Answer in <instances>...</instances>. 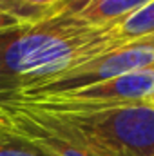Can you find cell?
<instances>
[{"label": "cell", "instance_id": "obj_7", "mask_svg": "<svg viewBox=\"0 0 154 156\" xmlns=\"http://www.w3.org/2000/svg\"><path fill=\"white\" fill-rule=\"evenodd\" d=\"M65 5V0H0V9L24 24L40 22Z\"/></svg>", "mask_w": 154, "mask_h": 156}, {"label": "cell", "instance_id": "obj_3", "mask_svg": "<svg viewBox=\"0 0 154 156\" xmlns=\"http://www.w3.org/2000/svg\"><path fill=\"white\" fill-rule=\"evenodd\" d=\"M152 98L154 66H149L76 91H67L58 94H40L29 98H0V100H13L53 113H89L129 104L152 102Z\"/></svg>", "mask_w": 154, "mask_h": 156}, {"label": "cell", "instance_id": "obj_6", "mask_svg": "<svg viewBox=\"0 0 154 156\" xmlns=\"http://www.w3.org/2000/svg\"><path fill=\"white\" fill-rule=\"evenodd\" d=\"M151 0H75V13L91 26L120 24Z\"/></svg>", "mask_w": 154, "mask_h": 156}, {"label": "cell", "instance_id": "obj_11", "mask_svg": "<svg viewBox=\"0 0 154 156\" xmlns=\"http://www.w3.org/2000/svg\"><path fill=\"white\" fill-rule=\"evenodd\" d=\"M152 104H154V98H152Z\"/></svg>", "mask_w": 154, "mask_h": 156}, {"label": "cell", "instance_id": "obj_2", "mask_svg": "<svg viewBox=\"0 0 154 156\" xmlns=\"http://www.w3.org/2000/svg\"><path fill=\"white\" fill-rule=\"evenodd\" d=\"M37 111H40L62 134L96 156H154L152 102L89 113Z\"/></svg>", "mask_w": 154, "mask_h": 156}, {"label": "cell", "instance_id": "obj_4", "mask_svg": "<svg viewBox=\"0 0 154 156\" xmlns=\"http://www.w3.org/2000/svg\"><path fill=\"white\" fill-rule=\"evenodd\" d=\"M149 66H154V35L129 40L64 75H58L40 83L37 87L13 93L7 96H0V98H29V96H40V94H58V93L76 91L82 87L114 76H121Z\"/></svg>", "mask_w": 154, "mask_h": 156}, {"label": "cell", "instance_id": "obj_1", "mask_svg": "<svg viewBox=\"0 0 154 156\" xmlns=\"http://www.w3.org/2000/svg\"><path fill=\"white\" fill-rule=\"evenodd\" d=\"M125 42L118 24L91 26L65 0L58 13L0 33V96L37 87Z\"/></svg>", "mask_w": 154, "mask_h": 156}, {"label": "cell", "instance_id": "obj_10", "mask_svg": "<svg viewBox=\"0 0 154 156\" xmlns=\"http://www.w3.org/2000/svg\"><path fill=\"white\" fill-rule=\"evenodd\" d=\"M22 26H27V24L16 20L15 16L4 13V11L0 9V33H2V31H9V29H15V27H22Z\"/></svg>", "mask_w": 154, "mask_h": 156}, {"label": "cell", "instance_id": "obj_9", "mask_svg": "<svg viewBox=\"0 0 154 156\" xmlns=\"http://www.w3.org/2000/svg\"><path fill=\"white\" fill-rule=\"evenodd\" d=\"M0 156H49L24 136L0 129Z\"/></svg>", "mask_w": 154, "mask_h": 156}, {"label": "cell", "instance_id": "obj_8", "mask_svg": "<svg viewBox=\"0 0 154 156\" xmlns=\"http://www.w3.org/2000/svg\"><path fill=\"white\" fill-rule=\"evenodd\" d=\"M118 31L127 42L154 35V0L121 20L118 24Z\"/></svg>", "mask_w": 154, "mask_h": 156}, {"label": "cell", "instance_id": "obj_5", "mask_svg": "<svg viewBox=\"0 0 154 156\" xmlns=\"http://www.w3.org/2000/svg\"><path fill=\"white\" fill-rule=\"evenodd\" d=\"M0 129L16 133L38 145L49 156H96L62 134L40 111L31 105L0 100Z\"/></svg>", "mask_w": 154, "mask_h": 156}]
</instances>
